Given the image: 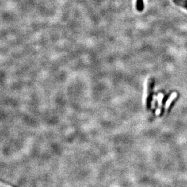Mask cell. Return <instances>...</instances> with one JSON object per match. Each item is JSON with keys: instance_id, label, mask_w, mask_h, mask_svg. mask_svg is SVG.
Returning <instances> with one entry per match:
<instances>
[{"instance_id": "2", "label": "cell", "mask_w": 187, "mask_h": 187, "mask_svg": "<svg viewBox=\"0 0 187 187\" xmlns=\"http://www.w3.org/2000/svg\"><path fill=\"white\" fill-rule=\"evenodd\" d=\"M177 97V94L176 93H173L171 94V95L170 96V97H169V99L167 100L166 104H165V109H168L171 104V103L172 102V101Z\"/></svg>"}, {"instance_id": "1", "label": "cell", "mask_w": 187, "mask_h": 187, "mask_svg": "<svg viewBox=\"0 0 187 187\" xmlns=\"http://www.w3.org/2000/svg\"><path fill=\"white\" fill-rule=\"evenodd\" d=\"M176 5L182 7L187 9V0H173Z\"/></svg>"}, {"instance_id": "5", "label": "cell", "mask_w": 187, "mask_h": 187, "mask_svg": "<svg viewBox=\"0 0 187 187\" xmlns=\"http://www.w3.org/2000/svg\"><path fill=\"white\" fill-rule=\"evenodd\" d=\"M0 187H12L10 185H7V184H4L3 183H1L0 182Z\"/></svg>"}, {"instance_id": "6", "label": "cell", "mask_w": 187, "mask_h": 187, "mask_svg": "<svg viewBox=\"0 0 187 187\" xmlns=\"http://www.w3.org/2000/svg\"><path fill=\"white\" fill-rule=\"evenodd\" d=\"M160 113H161V109H160V108H158V109L156 110V115H159Z\"/></svg>"}, {"instance_id": "4", "label": "cell", "mask_w": 187, "mask_h": 187, "mask_svg": "<svg viewBox=\"0 0 187 187\" xmlns=\"http://www.w3.org/2000/svg\"><path fill=\"white\" fill-rule=\"evenodd\" d=\"M164 96L162 94H159L158 96V104H159V108L161 107L162 105V101L163 99Z\"/></svg>"}, {"instance_id": "3", "label": "cell", "mask_w": 187, "mask_h": 187, "mask_svg": "<svg viewBox=\"0 0 187 187\" xmlns=\"http://www.w3.org/2000/svg\"><path fill=\"white\" fill-rule=\"evenodd\" d=\"M136 9L139 12H142L143 10V0H137L136 2Z\"/></svg>"}]
</instances>
